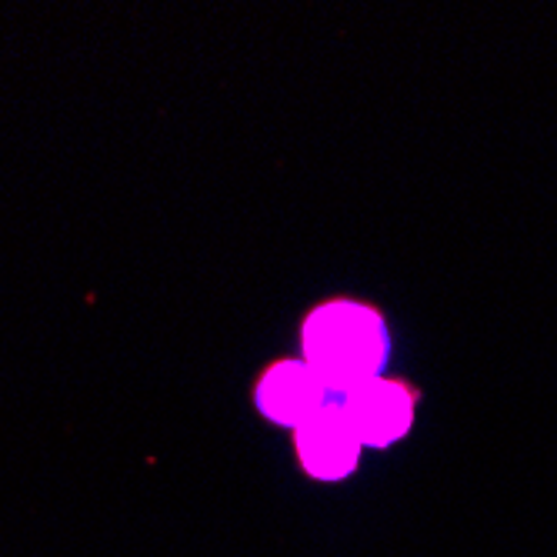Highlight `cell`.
I'll return each mask as SVG.
<instances>
[{"mask_svg":"<svg viewBox=\"0 0 557 557\" xmlns=\"http://www.w3.org/2000/svg\"><path fill=\"white\" fill-rule=\"evenodd\" d=\"M387 327L364 304H324L304 324V358L327 387L350 391L374 381L387 361Z\"/></svg>","mask_w":557,"mask_h":557,"instance_id":"obj_1","label":"cell"},{"mask_svg":"<svg viewBox=\"0 0 557 557\" xmlns=\"http://www.w3.org/2000/svg\"><path fill=\"white\" fill-rule=\"evenodd\" d=\"M344 414L361 444L387 447L408 434L414 421V394L397 381H364L344 394Z\"/></svg>","mask_w":557,"mask_h":557,"instance_id":"obj_2","label":"cell"},{"mask_svg":"<svg viewBox=\"0 0 557 557\" xmlns=\"http://www.w3.org/2000/svg\"><path fill=\"white\" fill-rule=\"evenodd\" d=\"M327 391L331 387L318 377V371L308 361H281L258 384V408L271 421L297 431L327 408Z\"/></svg>","mask_w":557,"mask_h":557,"instance_id":"obj_4","label":"cell"},{"mask_svg":"<svg viewBox=\"0 0 557 557\" xmlns=\"http://www.w3.org/2000/svg\"><path fill=\"white\" fill-rule=\"evenodd\" d=\"M361 454V437L354 434L341 404H327L308 424L297 428V458L308 474L321 481H337L354 471Z\"/></svg>","mask_w":557,"mask_h":557,"instance_id":"obj_3","label":"cell"}]
</instances>
